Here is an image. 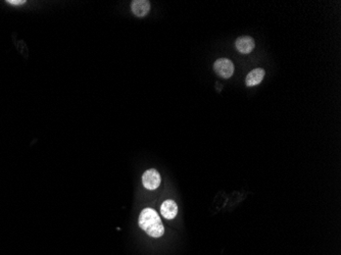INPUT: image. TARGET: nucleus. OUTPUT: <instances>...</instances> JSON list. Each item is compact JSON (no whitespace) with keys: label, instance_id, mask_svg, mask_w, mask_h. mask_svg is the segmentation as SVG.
Segmentation results:
<instances>
[{"label":"nucleus","instance_id":"4","mask_svg":"<svg viewBox=\"0 0 341 255\" xmlns=\"http://www.w3.org/2000/svg\"><path fill=\"white\" fill-rule=\"evenodd\" d=\"M255 40L249 36L239 37L235 42V47L241 54H248L255 49Z\"/></svg>","mask_w":341,"mask_h":255},{"label":"nucleus","instance_id":"2","mask_svg":"<svg viewBox=\"0 0 341 255\" xmlns=\"http://www.w3.org/2000/svg\"><path fill=\"white\" fill-rule=\"evenodd\" d=\"M215 74L223 79H229L234 74V64L228 59H219L213 64Z\"/></svg>","mask_w":341,"mask_h":255},{"label":"nucleus","instance_id":"5","mask_svg":"<svg viewBox=\"0 0 341 255\" xmlns=\"http://www.w3.org/2000/svg\"><path fill=\"white\" fill-rule=\"evenodd\" d=\"M132 13L136 17H145L150 10V2L147 0H134L131 5Z\"/></svg>","mask_w":341,"mask_h":255},{"label":"nucleus","instance_id":"6","mask_svg":"<svg viewBox=\"0 0 341 255\" xmlns=\"http://www.w3.org/2000/svg\"><path fill=\"white\" fill-rule=\"evenodd\" d=\"M265 71L263 68H255L252 72H249L245 78V85L247 87H255L261 83L264 80Z\"/></svg>","mask_w":341,"mask_h":255},{"label":"nucleus","instance_id":"3","mask_svg":"<svg viewBox=\"0 0 341 255\" xmlns=\"http://www.w3.org/2000/svg\"><path fill=\"white\" fill-rule=\"evenodd\" d=\"M161 175L156 170L150 169L146 170L142 176V183L143 186L147 190H155L161 185Z\"/></svg>","mask_w":341,"mask_h":255},{"label":"nucleus","instance_id":"7","mask_svg":"<svg viewBox=\"0 0 341 255\" xmlns=\"http://www.w3.org/2000/svg\"><path fill=\"white\" fill-rule=\"evenodd\" d=\"M161 213L167 219H173L178 213V206L174 200H166L161 207Z\"/></svg>","mask_w":341,"mask_h":255},{"label":"nucleus","instance_id":"8","mask_svg":"<svg viewBox=\"0 0 341 255\" xmlns=\"http://www.w3.org/2000/svg\"><path fill=\"white\" fill-rule=\"evenodd\" d=\"M7 3L13 4V5H21L26 3V0H8Z\"/></svg>","mask_w":341,"mask_h":255},{"label":"nucleus","instance_id":"1","mask_svg":"<svg viewBox=\"0 0 341 255\" xmlns=\"http://www.w3.org/2000/svg\"><path fill=\"white\" fill-rule=\"evenodd\" d=\"M139 227L145 233L153 238H160L165 233L162 219L152 208H144L139 215Z\"/></svg>","mask_w":341,"mask_h":255}]
</instances>
